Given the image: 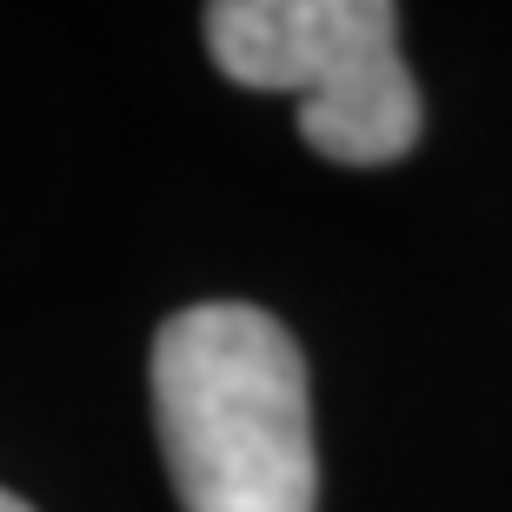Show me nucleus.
<instances>
[{"instance_id":"obj_1","label":"nucleus","mask_w":512,"mask_h":512,"mask_svg":"<svg viewBox=\"0 0 512 512\" xmlns=\"http://www.w3.org/2000/svg\"><path fill=\"white\" fill-rule=\"evenodd\" d=\"M153 426L187 512H313L306 360L266 306L207 300L153 333Z\"/></svg>"},{"instance_id":"obj_2","label":"nucleus","mask_w":512,"mask_h":512,"mask_svg":"<svg viewBox=\"0 0 512 512\" xmlns=\"http://www.w3.org/2000/svg\"><path fill=\"white\" fill-rule=\"evenodd\" d=\"M207 54L233 87L293 94L306 147L340 167H386L419 140L426 107L386 0H220Z\"/></svg>"},{"instance_id":"obj_3","label":"nucleus","mask_w":512,"mask_h":512,"mask_svg":"<svg viewBox=\"0 0 512 512\" xmlns=\"http://www.w3.org/2000/svg\"><path fill=\"white\" fill-rule=\"evenodd\" d=\"M0 512H34L27 499H14V493H0Z\"/></svg>"}]
</instances>
